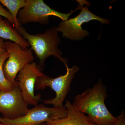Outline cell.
I'll use <instances>...</instances> for the list:
<instances>
[{"label":"cell","instance_id":"cell-13","mask_svg":"<svg viewBox=\"0 0 125 125\" xmlns=\"http://www.w3.org/2000/svg\"><path fill=\"white\" fill-rule=\"evenodd\" d=\"M8 57L6 52L4 55L0 56V91H8L11 89L15 85L7 80L3 71V65Z\"/></svg>","mask_w":125,"mask_h":125},{"label":"cell","instance_id":"cell-16","mask_svg":"<svg viewBox=\"0 0 125 125\" xmlns=\"http://www.w3.org/2000/svg\"><path fill=\"white\" fill-rule=\"evenodd\" d=\"M6 52L5 48V42L4 39L0 38V56L4 55Z\"/></svg>","mask_w":125,"mask_h":125},{"label":"cell","instance_id":"cell-17","mask_svg":"<svg viewBox=\"0 0 125 125\" xmlns=\"http://www.w3.org/2000/svg\"><path fill=\"white\" fill-rule=\"evenodd\" d=\"M0 125H5V124H3V123H0Z\"/></svg>","mask_w":125,"mask_h":125},{"label":"cell","instance_id":"cell-6","mask_svg":"<svg viewBox=\"0 0 125 125\" xmlns=\"http://www.w3.org/2000/svg\"><path fill=\"white\" fill-rule=\"evenodd\" d=\"M5 48L8 57L3 65V71L7 80L15 84L18 73L27 65L33 62V52L31 49L24 48L9 41L5 42Z\"/></svg>","mask_w":125,"mask_h":125},{"label":"cell","instance_id":"cell-18","mask_svg":"<svg viewBox=\"0 0 125 125\" xmlns=\"http://www.w3.org/2000/svg\"><path fill=\"white\" fill-rule=\"evenodd\" d=\"M47 125V124H46V123H43V124H42V125Z\"/></svg>","mask_w":125,"mask_h":125},{"label":"cell","instance_id":"cell-11","mask_svg":"<svg viewBox=\"0 0 125 125\" xmlns=\"http://www.w3.org/2000/svg\"><path fill=\"white\" fill-rule=\"evenodd\" d=\"M0 38L18 43L24 48H28L30 45L19 33L7 19L3 20L0 16Z\"/></svg>","mask_w":125,"mask_h":125},{"label":"cell","instance_id":"cell-8","mask_svg":"<svg viewBox=\"0 0 125 125\" xmlns=\"http://www.w3.org/2000/svg\"><path fill=\"white\" fill-rule=\"evenodd\" d=\"M43 74L38 65L33 62L25 66L16 76V83L21 90L23 98L28 105L36 106L41 99V94H35L34 89L37 79Z\"/></svg>","mask_w":125,"mask_h":125},{"label":"cell","instance_id":"cell-14","mask_svg":"<svg viewBox=\"0 0 125 125\" xmlns=\"http://www.w3.org/2000/svg\"><path fill=\"white\" fill-rule=\"evenodd\" d=\"M0 16L4 17L9 21L16 30L21 25L8 10L5 9L1 4H0Z\"/></svg>","mask_w":125,"mask_h":125},{"label":"cell","instance_id":"cell-1","mask_svg":"<svg viewBox=\"0 0 125 125\" xmlns=\"http://www.w3.org/2000/svg\"><path fill=\"white\" fill-rule=\"evenodd\" d=\"M107 89L101 79L93 87L85 90L74 98L72 105L86 114L96 125H112L116 120L106 106Z\"/></svg>","mask_w":125,"mask_h":125},{"label":"cell","instance_id":"cell-3","mask_svg":"<svg viewBox=\"0 0 125 125\" xmlns=\"http://www.w3.org/2000/svg\"><path fill=\"white\" fill-rule=\"evenodd\" d=\"M65 66L66 72L64 75L52 78L43 73L37 79L35 87L36 90L43 89L49 87L56 93L54 98L43 101L45 104L52 105L54 107L64 106L63 103L70 90L72 82L80 69L76 65H73L71 68L68 64L65 65Z\"/></svg>","mask_w":125,"mask_h":125},{"label":"cell","instance_id":"cell-2","mask_svg":"<svg viewBox=\"0 0 125 125\" xmlns=\"http://www.w3.org/2000/svg\"><path fill=\"white\" fill-rule=\"evenodd\" d=\"M16 30L31 46V49L39 60L38 66L42 71L45 67V61L51 56L58 58L65 65L68 64V60L62 57V52L58 48L61 40L56 27H52L43 33L36 34L29 33L21 25Z\"/></svg>","mask_w":125,"mask_h":125},{"label":"cell","instance_id":"cell-12","mask_svg":"<svg viewBox=\"0 0 125 125\" xmlns=\"http://www.w3.org/2000/svg\"><path fill=\"white\" fill-rule=\"evenodd\" d=\"M0 4L6 7L9 10L8 11L18 21L17 15L19 10L25 5V0H0Z\"/></svg>","mask_w":125,"mask_h":125},{"label":"cell","instance_id":"cell-9","mask_svg":"<svg viewBox=\"0 0 125 125\" xmlns=\"http://www.w3.org/2000/svg\"><path fill=\"white\" fill-rule=\"evenodd\" d=\"M28 106L16 83L11 89L0 91V113L3 118L13 120L23 116L29 110Z\"/></svg>","mask_w":125,"mask_h":125},{"label":"cell","instance_id":"cell-5","mask_svg":"<svg viewBox=\"0 0 125 125\" xmlns=\"http://www.w3.org/2000/svg\"><path fill=\"white\" fill-rule=\"evenodd\" d=\"M79 1L81 5L80 14L74 18L62 21L57 27V31L62 33L63 37L72 40H81L88 36V31L82 28V25L84 23L93 20L98 21L102 24H108L109 22L108 20L99 17L90 11L88 6H90V4L84 7V5L88 3V1Z\"/></svg>","mask_w":125,"mask_h":125},{"label":"cell","instance_id":"cell-7","mask_svg":"<svg viewBox=\"0 0 125 125\" xmlns=\"http://www.w3.org/2000/svg\"><path fill=\"white\" fill-rule=\"evenodd\" d=\"M65 107H49L43 104L34 106L23 116L9 120L0 117V122L6 125H41L47 122L57 120L66 116Z\"/></svg>","mask_w":125,"mask_h":125},{"label":"cell","instance_id":"cell-15","mask_svg":"<svg viewBox=\"0 0 125 125\" xmlns=\"http://www.w3.org/2000/svg\"><path fill=\"white\" fill-rule=\"evenodd\" d=\"M116 120L112 125H125V113L122 110L120 114L116 117Z\"/></svg>","mask_w":125,"mask_h":125},{"label":"cell","instance_id":"cell-4","mask_svg":"<svg viewBox=\"0 0 125 125\" xmlns=\"http://www.w3.org/2000/svg\"><path fill=\"white\" fill-rule=\"evenodd\" d=\"M79 6L70 13L64 14L51 9L43 0H25V5L21 9L17 15L18 22L21 25L31 22L45 25L49 23V17H58L62 21H66L74 11L80 10Z\"/></svg>","mask_w":125,"mask_h":125},{"label":"cell","instance_id":"cell-10","mask_svg":"<svg viewBox=\"0 0 125 125\" xmlns=\"http://www.w3.org/2000/svg\"><path fill=\"white\" fill-rule=\"evenodd\" d=\"M67 111L66 116L63 118L47 122V125H96L88 117L78 111L69 100L64 105Z\"/></svg>","mask_w":125,"mask_h":125}]
</instances>
